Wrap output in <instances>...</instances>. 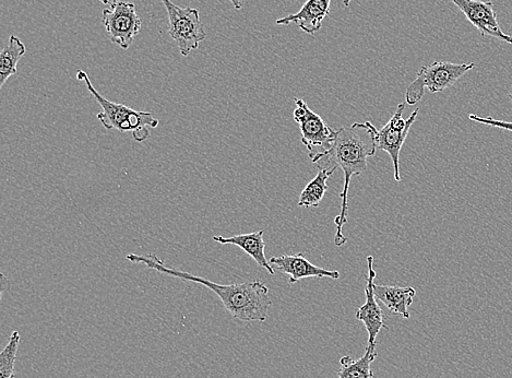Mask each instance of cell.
Wrapping results in <instances>:
<instances>
[{"label": "cell", "instance_id": "5b68a950", "mask_svg": "<svg viewBox=\"0 0 512 378\" xmlns=\"http://www.w3.org/2000/svg\"><path fill=\"white\" fill-rule=\"evenodd\" d=\"M169 15V33L177 43L182 56L187 57L199 49L201 42L207 39L204 23L197 9L180 7L171 0H162Z\"/></svg>", "mask_w": 512, "mask_h": 378}, {"label": "cell", "instance_id": "7a4b0ae2", "mask_svg": "<svg viewBox=\"0 0 512 378\" xmlns=\"http://www.w3.org/2000/svg\"><path fill=\"white\" fill-rule=\"evenodd\" d=\"M127 261L145 265L163 275H168L183 281L199 283L216 293L228 311L236 320L242 322H266L272 300L269 288L261 281L234 283V285H219L208 279L197 277L186 271L166 266L156 254L142 256L128 254Z\"/></svg>", "mask_w": 512, "mask_h": 378}, {"label": "cell", "instance_id": "e0dca14e", "mask_svg": "<svg viewBox=\"0 0 512 378\" xmlns=\"http://www.w3.org/2000/svg\"><path fill=\"white\" fill-rule=\"evenodd\" d=\"M333 173H335V171L319 168L315 179L309 182L303 189L299 200V207H319L328 191L329 187L327 182Z\"/></svg>", "mask_w": 512, "mask_h": 378}, {"label": "cell", "instance_id": "277c9868", "mask_svg": "<svg viewBox=\"0 0 512 378\" xmlns=\"http://www.w3.org/2000/svg\"><path fill=\"white\" fill-rule=\"evenodd\" d=\"M475 64H454L450 62H434L423 66L415 80L408 87L406 102L414 105L420 102L425 90L438 93L454 86L458 80L470 72Z\"/></svg>", "mask_w": 512, "mask_h": 378}, {"label": "cell", "instance_id": "ba28073f", "mask_svg": "<svg viewBox=\"0 0 512 378\" xmlns=\"http://www.w3.org/2000/svg\"><path fill=\"white\" fill-rule=\"evenodd\" d=\"M406 110V104L401 103L390 121L381 129L374 128V137L377 150H384L388 153L394 164L395 181L401 182L400 175V152L406 143L408 134L416 117L420 113V109H416L410 115L408 120H404L403 113Z\"/></svg>", "mask_w": 512, "mask_h": 378}, {"label": "cell", "instance_id": "ffe728a7", "mask_svg": "<svg viewBox=\"0 0 512 378\" xmlns=\"http://www.w3.org/2000/svg\"><path fill=\"white\" fill-rule=\"evenodd\" d=\"M10 289V280L4 275H0V295L5 293L6 290Z\"/></svg>", "mask_w": 512, "mask_h": 378}, {"label": "cell", "instance_id": "603a6c76", "mask_svg": "<svg viewBox=\"0 0 512 378\" xmlns=\"http://www.w3.org/2000/svg\"><path fill=\"white\" fill-rule=\"evenodd\" d=\"M100 2L102 4H104V5H109L110 4L109 0H100Z\"/></svg>", "mask_w": 512, "mask_h": 378}, {"label": "cell", "instance_id": "52a82bcc", "mask_svg": "<svg viewBox=\"0 0 512 378\" xmlns=\"http://www.w3.org/2000/svg\"><path fill=\"white\" fill-rule=\"evenodd\" d=\"M102 23L110 40L123 50L129 49L142 26L136 5L129 0H112L111 8L103 10Z\"/></svg>", "mask_w": 512, "mask_h": 378}, {"label": "cell", "instance_id": "cb8c5ba5", "mask_svg": "<svg viewBox=\"0 0 512 378\" xmlns=\"http://www.w3.org/2000/svg\"><path fill=\"white\" fill-rule=\"evenodd\" d=\"M509 99H510V101H511V103H512V88H511V90H510V92H509Z\"/></svg>", "mask_w": 512, "mask_h": 378}, {"label": "cell", "instance_id": "9a60e30c", "mask_svg": "<svg viewBox=\"0 0 512 378\" xmlns=\"http://www.w3.org/2000/svg\"><path fill=\"white\" fill-rule=\"evenodd\" d=\"M26 53V45L16 35H11L7 46L0 54V89L6 85L10 77L18 74V63Z\"/></svg>", "mask_w": 512, "mask_h": 378}, {"label": "cell", "instance_id": "5bb4252c", "mask_svg": "<svg viewBox=\"0 0 512 378\" xmlns=\"http://www.w3.org/2000/svg\"><path fill=\"white\" fill-rule=\"evenodd\" d=\"M377 301L383 302L391 314L410 320L409 307L412 305L416 291L412 287L381 286L374 283Z\"/></svg>", "mask_w": 512, "mask_h": 378}, {"label": "cell", "instance_id": "8fae6325", "mask_svg": "<svg viewBox=\"0 0 512 378\" xmlns=\"http://www.w3.org/2000/svg\"><path fill=\"white\" fill-rule=\"evenodd\" d=\"M270 264L275 265L280 273L289 276V285L291 286L305 278H331L337 280L341 277L338 270H327L313 265L302 253L272 257Z\"/></svg>", "mask_w": 512, "mask_h": 378}, {"label": "cell", "instance_id": "d6986e66", "mask_svg": "<svg viewBox=\"0 0 512 378\" xmlns=\"http://www.w3.org/2000/svg\"><path fill=\"white\" fill-rule=\"evenodd\" d=\"M469 118L471 121L480 123L483 125L503 129V131H508L512 133V122H504L500 120H495V118L488 116V117H481L479 115L470 114Z\"/></svg>", "mask_w": 512, "mask_h": 378}, {"label": "cell", "instance_id": "7c38bea8", "mask_svg": "<svg viewBox=\"0 0 512 378\" xmlns=\"http://www.w3.org/2000/svg\"><path fill=\"white\" fill-rule=\"evenodd\" d=\"M331 0H307L299 13L289 15L277 20L279 26H289L295 23L300 29L311 35H315L330 13Z\"/></svg>", "mask_w": 512, "mask_h": 378}, {"label": "cell", "instance_id": "3957f363", "mask_svg": "<svg viewBox=\"0 0 512 378\" xmlns=\"http://www.w3.org/2000/svg\"><path fill=\"white\" fill-rule=\"evenodd\" d=\"M77 79L85 82L87 89L97 100L102 111L97 117L100 123L109 131L116 129L121 133H133L137 143H144L150 136L149 128H157L160 124L158 118L149 112H141L128 108L124 104L111 102L93 87L87 73L77 70Z\"/></svg>", "mask_w": 512, "mask_h": 378}, {"label": "cell", "instance_id": "30bf717a", "mask_svg": "<svg viewBox=\"0 0 512 378\" xmlns=\"http://www.w3.org/2000/svg\"><path fill=\"white\" fill-rule=\"evenodd\" d=\"M467 17L483 37H493L512 44V37L504 33L497 21L496 11L491 2L481 0H451Z\"/></svg>", "mask_w": 512, "mask_h": 378}, {"label": "cell", "instance_id": "ac0fdd59", "mask_svg": "<svg viewBox=\"0 0 512 378\" xmlns=\"http://www.w3.org/2000/svg\"><path fill=\"white\" fill-rule=\"evenodd\" d=\"M20 344V334L14 332L2 353H0V378H16L15 364Z\"/></svg>", "mask_w": 512, "mask_h": 378}, {"label": "cell", "instance_id": "7402d4cb", "mask_svg": "<svg viewBox=\"0 0 512 378\" xmlns=\"http://www.w3.org/2000/svg\"><path fill=\"white\" fill-rule=\"evenodd\" d=\"M351 3H352V0H343V6H344V7H347V8H348V7L350 6V4H351Z\"/></svg>", "mask_w": 512, "mask_h": 378}, {"label": "cell", "instance_id": "9c48e42d", "mask_svg": "<svg viewBox=\"0 0 512 378\" xmlns=\"http://www.w3.org/2000/svg\"><path fill=\"white\" fill-rule=\"evenodd\" d=\"M367 277H366V302L357 307L355 310V317L357 321H360L364 324L367 334L368 341L366 349L376 350L377 342L376 338L378 337L381 329H389V327L385 324V316L383 310L380 309V306L375 298L374 293V283L377 277L376 271L374 269V257H367Z\"/></svg>", "mask_w": 512, "mask_h": 378}, {"label": "cell", "instance_id": "2e32d148", "mask_svg": "<svg viewBox=\"0 0 512 378\" xmlns=\"http://www.w3.org/2000/svg\"><path fill=\"white\" fill-rule=\"evenodd\" d=\"M377 358L376 350L366 349L365 354L359 360L350 356L340 359L339 378H374L372 363Z\"/></svg>", "mask_w": 512, "mask_h": 378}, {"label": "cell", "instance_id": "4fadbf2b", "mask_svg": "<svg viewBox=\"0 0 512 378\" xmlns=\"http://www.w3.org/2000/svg\"><path fill=\"white\" fill-rule=\"evenodd\" d=\"M264 231L254 233L233 235L231 238L224 236H213V241L222 245H234L240 247L247 255L252 257L254 261L268 271L269 275L275 276L276 271L273 270L270 262L266 257V243L264 240Z\"/></svg>", "mask_w": 512, "mask_h": 378}, {"label": "cell", "instance_id": "44dd1931", "mask_svg": "<svg viewBox=\"0 0 512 378\" xmlns=\"http://www.w3.org/2000/svg\"><path fill=\"white\" fill-rule=\"evenodd\" d=\"M236 10H241L243 8V0H230Z\"/></svg>", "mask_w": 512, "mask_h": 378}, {"label": "cell", "instance_id": "6da1fadb", "mask_svg": "<svg viewBox=\"0 0 512 378\" xmlns=\"http://www.w3.org/2000/svg\"><path fill=\"white\" fill-rule=\"evenodd\" d=\"M375 126L371 122L354 123L351 127L338 129L331 148L315 158L313 163L318 169L324 168L332 171L341 169L344 174L343 191L340 194L341 211L335 218L337 233L335 244L340 247L348 239L342 233L344 224L348 223L350 183L354 176H359L367 170L368 158L375 156L377 151Z\"/></svg>", "mask_w": 512, "mask_h": 378}, {"label": "cell", "instance_id": "8992f818", "mask_svg": "<svg viewBox=\"0 0 512 378\" xmlns=\"http://www.w3.org/2000/svg\"><path fill=\"white\" fill-rule=\"evenodd\" d=\"M296 108L293 113L294 121L300 125L302 143L306 146L309 158H315L328 151L337 131L332 129L320 115L309 109L302 99H294Z\"/></svg>", "mask_w": 512, "mask_h": 378}]
</instances>
